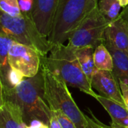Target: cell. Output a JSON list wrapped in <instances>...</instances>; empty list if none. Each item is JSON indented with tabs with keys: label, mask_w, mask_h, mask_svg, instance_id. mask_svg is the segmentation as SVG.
<instances>
[{
	"label": "cell",
	"mask_w": 128,
	"mask_h": 128,
	"mask_svg": "<svg viewBox=\"0 0 128 128\" xmlns=\"http://www.w3.org/2000/svg\"><path fill=\"white\" fill-rule=\"evenodd\" d=\"M1 98L19 106L27 125L34 120L50 124L51 110L44 97V79L41 68L34 76L26 77L14 88L1 85Z\"/></svg>",
	"instance_id": "6da1fadb"
},
{
	"label": "cell",
	"mask_w": 128,
	"mask_h": 128,
	"mask_svg": "<svg viewBox=\"0 0 128 128\" xmlns=\"http://www.w3.org/2000/svg\"><path fill=\"white\" fill-rule=\"evenodd\" d=\"M42 61L54 74L68 86L79 88L81 92L95 98L91 82L82 70L74 49L64 44H56L49 56H42Z\"/></svg>",
	"instance_id": "7a4b0ae2"
},
{
	"label": "cell",
	"mask_w": 128,
	"mask_h": 128,
	"mask_svg": "<svg viewBox=\"0 0 128 128\" xmlns=\"http://www.w3.org/2000/svg\"><path fill=\"white\" fill-rule=\"evenodd\" d=\"M98 0H58L52 32L54 45L64 44L84 19L98 7Z\"/></svg>",
	"instance_id": "3957f363"
},
{
	"label": "cell",
	"mask_w": 128,
	"mask_h": 128,
	"mask_svg": "<svg viewBox=\"0 0 128 128\" xmlns=\"http://www.w3.org/2000/svg\"><path fill=\"white\" fill-rule=\"evenodd\" d=\"M40 68L44 79V97L51 111H61L74 122L77 128H86L88 123L86 116L74 100L68 85L50 71L42 59Z\"/></svg>",
	"instance_id": "277c9868"
},
{
	"label": "cell",
	"mask_w": 128,
	"mask_h": 128,
	"mask_svg": "<svg viewBox=\"0 0 128 128\" xmlns=\"http://www.w3.org/2000/svg\"><path fill=\"white\" fill-rule=\"evenodd\" d=\"M0 26L1 29L15 42L35 50L41 56H47L54 46L48 38L38 30L30 13L22 12L19 16H12L1 11Z\"/></svg>",
	"instance_id": "5b68a950"
},
{
	"label": "cell",
	"mask_w": 128,
	"mask_h": 128,
	"mask_svg": "<svg viewBox=\"0 0 128 128\" xmlns=\"http://www.w3.org/2000/svg\"><path fill=\"white\" fill-rule=\"evenodd\" d=\"M110 21L96 7L71 33L68 45L74 49L92 47L103 44Z\"/></svg>",
	"instance_id": "8992f818"
},
{
	"label": "cell",
	"mask_w": 128,
	"mask_h": 128,
	"mask_svg": "<svg viewBox=\"0 0 128 128\" xmlns=\"http://www.w3.org/2000/svg\"><path fill=\"white\" fill-rule=\"evenodd\" d=\"M41 56L35 50L14 42L8 53L10 66L21 72L25 77L34 76L40 69Z\"/></svg>",
	"instance_id": "52a82bcc"
},
{
	"label": "cell",
	"mask_w": 128,
	"mask_h": 128,
	"mask_svg": "<svg viewBox=\"0 0 128 128\" xmlns=\"http://www.w3.org/2000/svg\"><path fill=\"white\" fill-rule=\"evenodd\" d=\"M58 0H33L30 12L38 30L46 37L52 32Z\"/></svg>",
	"instance_id": "ba28073f"
},
{
	"label": "cell",
	"mask_w": 128,
	"mask_h": 128,
	"mask_svg": "<svg viewBox=\"0 0 128 128\" xmlns=\"http://www.w3.org/2000/svg\"><path fill=\"white\" fill-rule=\"evenodd\" d=\"M91 84L102 96L124 105L119 82L112 71L97 70L91 80Z\"/></svg>",
	"instance_id": "9c48e42d"
},
{
	"label": "cell",
	"mask_w": 128,
	"mask_h": 128,
	"mask_svg": "<svg viewBox=\"0 0 128 128\" xmlns=\"http://www.w3.org/2000/svg\"><path fill=\"white\" fill-rule=\"evenodd\" d=\"M104 40L128 56V28L120 15L110 22L105 32Z\"/></svg>",
	"instance_id": "30bf717a"
},
{
	"label": "cell",
	"mask_w": 128,
	"mask_h": 128,
	"mask_svg": "<svg viewBox=\"0 0 128 128\" xmlns=\"http://www.w3.org/2000/svg\"><path fill=\"white\" fill-rule=\"evenodd\" d=\"M21 109L15 103L1 98L0 128H27Z\"/></svg>",
	"instance_id": "8fae6325"
},
{
	"label": "cell",
	"mask_w": 128,
	"mask_h": 128,
	"mask_svg": "<svg viewBox=\"0 0 128 128\" xmlns=\"http://www.w3.org/2000/svg\"><path fill=\"white\" fill-rule=\"evenodd\" d=\"M113 59V74L118 82L128 85V56L124 52L116 50L108 41H104Z\"/></svg>",
	"instance_id": "7c38bea8"
},
{
	"label": "cell",
	"mask_w": 128,
	"mask_h": 128,
	"mask_svg": "<svg viewBox=\"0 0 128 128\" xmlns=\"http://www.w3.org/2000/svg\"><path fill=\"white\" fill-rule=\"evenodd\" d=\"M95 99L108 112L112 118V122L122 126L124 120L128 117L127 107L124 105L104 96L97 94Z\"/></svg>",
	"instance_id": "4fadbf2b"
},
{
	"label": "cell",
	"mask_w": 128,
	"mask_h": 128,
	"mask_svg": "<svg viewBox=\"0 0 128 128\" xmlns=\"http://www.w3.org/2000/svg\"><path fill=\"white\" fill-rule=\"evenodd\" d=\"M15 40L5 33L3 30L0 31V82L5 81L8 73L11 67L8 63V53L10 49Z\"/></svg>",
	"instance_id": "5bb4252c"
},
{
	"label": "cell",
	"mask_w": 128,
	"mask_h": 128,
	"mask_svg": "<svg viewBox=\"0 0 128 128\" xmlns=\"http://www.w3.org/2000/svg\"><path fill=\"white\" fill-rule=\"evenodd\" d=\"M74 51L82 70L91 82L94 74L98 70L94 62V49L92 47H83L74 49Z\"/></svg>",
	"instance_id": "9a60e30c"
},
{
	"label": "cell",
	"mask_w": 128,
	"mask_h": 128,
	"mask_svg": "<svg viewBox=\"0 0 128 128\" xmlns=\"http://www.w3.org/2000/svg\"><path fill=\"white\" fill-rule=\"evenodd\" d=\"M94 62L98 70L113 71V59L111 53L103 44L94 49Z\"/></svg>",
	"instance_id": "2e32d148"
},
{
	"label": "cell",
	"mask_w": 128,
	"mask_h": 128,
	"mask_svg": "<svg viewBox=\"0 0 128 128\" xmlns=\"http://www.w3.org/2000/svg\"><path fill=\"white\" fill-rule=\"evenodd\" d=\"M121 8L119 0H100L98 4L100 11L110 22L119 16Z\"/></svg>",
	"instance_id": "e0dca14e"
},
{
	"label": "cell",
	"mask_w": 128,
	"mask_h": 128,
	"mask_svg": "<svg viewBox=\"0 0 128 128\" xmlns=\"http://www.w3.org/2000/svg\"><path fill=\"white\" fill-rule=\"evenodd\" d=\"M25 78L26 77L21 72L11 68L9 72L8 73L5 81L4 82H0V83L2 86L4 87L14 88L16 87L17 86H19L23 81Z\"/></svg>",
	"instance_id": "ac0fdd59"
},
{
	"label": "cell",
	"mask_w": 128,
	"mask_h": 128,
	"mask_svg": "<svg viewBox=\"0 0 128 128\" xmlns=\"http://www.w3.org/2000/svg\"><path fill=\"white\" fill-rule=\"evenodd\" d=\"M1 11L12 16H19L22 14L18 0H0Z\"/></svg>",
	"instance_id": "d6986e66"
},
{
	"label": "cell",
	"mask_w": 128,
	"mask_h": 128,
	"mask_svg": "<svg viewBox=\"0 0 128 128\" xmlns=\"http://www.w3.org/2000/svg\"><path fill=\"white\" fill-rule=\"evenodd\" d=\"M62 128H77L74 122L64 112L61 111L55 112Z\"/></svg>",
	"instance_id": "ffe728a7"
},
{
	"label": "cell",
	"mask_w": 128,
	"mask_h": 128,
	"mask_svg": "<svg viewBox=\"0 0 128 128\" xmlns=\"http://www.w3.org/2000/svg\"><path fill=\"white\" fill-rule=\"evenodd\" d=\"M22 12L30 13L33 7V0H18Z\"/></svg>",
	"instance_id": "44dd1931"
},
{
	"label": "cell",
	"mask_w": 128,
	"mask_h": 128,
	"mask_svg": "<svg viewBox=\"0 0 128 128\" xmlns=\"http://www.w3.org/2000/svg\"><path fill=\"white\" fill-rule=\"evenodd\" d=\"M50 128H62L55 112L51 111V117L49 124Z\"/></svg>",
	"instance_id": "7402d4cb"
},
{
	"label": "cell",
	"mask_w": 128,
	"mask_h": 128,
	"mask_svg": "<svg viewBox=\"0 0 128 128\" xmlns=\"http://www.w3.org/2000/svg\"><path fill=\"white\" fill-rule=\"evenodd\" d=\"M119 82V86H120V88L122 90L124 105L128 110V85L122 82Z\"/></svg>",
	"instance_id": "603a6c76"
},
{
	"label": "cell",
	"mask_w": 128,
	"mask_h": 128,
	"mask_svg": "<svg viewBox=\"0 0 128 128\" xmlns=\"http://www.w3.org/2000/svg\"><path fill=\"white\" fill-rule=\"evenodd\" d=\"M27 128H50L49 124L39 121V120H34L32 121L29 125L27 126Z\"/></svg>",
	"instance_id": "cb8c5ba5"
},
{
	"label": "cell",
	"mask_w": 128,
	"mask_h": 128,
	"mask_svg": "<svg viewBox=\"0 0 128 128\" xmlns=\"http://www.w3.org/2000/svg\"><path fill=\"white\" fill-rule=\"evenodd\" d=\"M96 122H97L98 126L99 127V128H123V127H122V126H120L119 124H117L113 123V122L111 123L110 126H106V125L104 124L103 123H101V122H100L98 119H97V118H96Z\"/></svg>",
	"instance_id": "d4e9b609"
},
{
	"label": "cell",
	"mask_w": 128,
	"mask_h": 128,
	"mask_svg": "<svg viewBox=\"0 0 128 128\" xmlns=\"http://www.w3.org/2000/svg\"><path fill=\"white\" fill-rule=\"evenodd\" d=\"M120 16L124 20V21L125 22L128 28V5L124 8L123 10L120 14Z\"/></svg>",
	"instance_id": "484cf974"
},
{
	"label": "cell",
	"mask_w": 128,
	"mask_h": 128,
	"mask_svg": "<svg viewBox=\"0 0 128 128\" xmlns=\"http://www.w3.org/2000/svg\"><path fill=\"white\" fill-rule=\"evenodd\" d=\"M119 2H120L121 6L123 8L128 5V0H119Z\"/></svg>",
	"instance_id": "4316f807"
}]
</instances>
